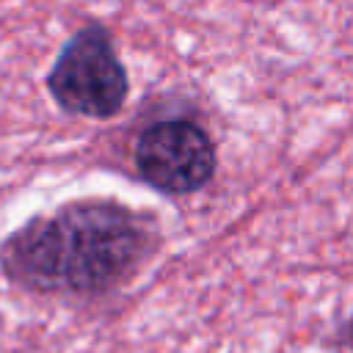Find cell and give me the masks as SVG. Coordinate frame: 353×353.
<instances>
[{
	"label": "cell",
	"instance_id": "6da1fadb",
	"mask_svg": "<svg viewBox=\"0 0 353 353\" xmlns=\"http://www.w3.org/2000/svg\"><path fill=\"white\" fill-rule=\"evenodd\" d=\"M152 215L105 196L28 218L0 243L3 273L41 295L97 298L130 284L157 251Z\"/></svg>",
	"mask_w": 353,
	"mask_h": 353
},
{
	"label": "cell",
	"instance_id": "7a4b0ae2",
	"mask_svg": "<svg viewBox=\"0 0 353 353\" xmlns=\"http://www.w3.org/2000/svg\"><path fill=\"white\" fill-rule=\"evenodd\" d=\"M47 91L58 108L85 119H113L124 108L130 80L102 25L80 28L61 47L47 74Z\"/></svg>",
	"mask_w": 353,
	"mask_h": 353
},
{
	"label": "cell",
	"instance_id": "3957f363",
	"mask_svg": "<svg viewBox=\"0 0 353 353\" xmlns=\"http://www.w3.org/2000/svg\"><path fill=\"white\" fill-rule=\"evenodd\" d=\"M132 163L149 188L165 196H188L212 179L218 157L215 143L201 124L188 119H163L138 135Z\"/></svg>",
	"mask_w": 353,
	"mask_h": 353
},
{
	"label": "cell",
	"instance_id": "277c9868",
	"mask_svg": "<svg viewBox=\"0 0 353 353\" xmlns=\"http://www.w3.org/2000/svg\"><path fill=\"white\" fill-rule=\"evenodd\" d=\"M347 334H350V345H353V320H350V328H347Z\"/></svg>",
	"mask_w": 353,
	"mask_h": 353
}]
</instances>
